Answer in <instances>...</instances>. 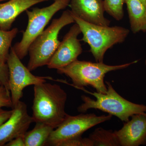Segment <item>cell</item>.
<instances>
[{
  "label": "cell",
  "mask_w": 146,
  "mask_h": 146,
  "mask_svg": "<svg viewBox=\"0 0 146 146\" xmlns=\"http://www.w3.org/2000/svg\"><path fill=\"white\" fill-rule=\"evenodd\" d=\"M67 94L60 85L46 82L34 85L32 116L33 122L43 123L56 128L68 114Z\"/></svg>",
  "instance_id": "obj_1"
},
{
  "label": "cell",
  "mask_w": 146,
  "mask_h": 146,
  "mask_svg": "<svg viewBox=\"0 0 146 146\" xmlns=\"http://www.w3.org/2000/svg\"><path fill=\"white\" fill-rule=\"evenodd\" d=\"M105 83L107 91L105 94L90 92L84 88L78 89L91 94L96 98L94 100L88 96L82 95L81 98L83 103L78 108L79 112L84 113L89 109L99 110L115 116L124 122L129 121L133 115L146 112V105L127 100L115 91L110 82L106 81Z\"/></svg>",
  "instance_id": "obj_2"
},
{
  "label": "cell",
  "mask_w": 146,
  "mask_h": 146,
  "mask_svg": "<svg viewBox=\"0 0 146 146\" xmlns=\"http://www.w3.org/2000/svg\"><path fill=\"white\" fill-rule=\"evenodd\" d=\"M138 61V60H136L121 65H109L104 63L77 60L64 68L58 69L57 72L70 78L72 82L71 85L76 89L91 86L98 93L105 94L107 91V86L104 82L106 74L125 69Z\"/></svg>",
  "instance_id": "obj_3"
},
{
  "label": "cell",
  "mask_w": 146,
  "mask_h": 146,
  "mask_svg": "<svg viewBox=\"0 0 146 146\" xmlns=\"http://www.w3.org/2000/svg\"><path fill=\"white\" fill-rule=\"evenodd\" d=\"M74 22L71 11H65L35 39L28 50L29 59L27 67L30 71L48 65L60 45L58 37L60 31Z\"/></svg>",
  "instance_id": "obj_4"
},
{
  "label": "cell",
  "mask_w": 146,
  "mask_h": 146,
  "mask_svg": "<svg viewBox=\"0 0 146 146\" xmlns=\"http://www.w3.org/2000/svg\"><path fill=\"white\" fill-rule=\"evenodd\" d=\"M72 13L75 23L78 25L83 35L82 41L89 45L90 52L96 62L103 63L107 50L115 44L123 43L129 34V30L125 28L94 25Z\"/></svg>",
  "instance_id": "obj_5"
},
{
  "label": "cell",
  "mask_w": 146,
  "mask_h": 146,
  "mask_svg": "<svg viewBox=\"0 0 146 146\" xmlns=\"http://www.w3.org/2000/svg\"><path fill=\"white\" fill-rule=\"evenodd\" d=\"M70 2V0H54L48 6L26 11L28 18L27 26L23 33L21 41L12 47L20 59L22 60L27 55L31 44L44 31L53 16L69 6Z\"/></svg>",
  "instance_id": "obj_6"
},
{
  "label": "cell",
  "mask_w": 146,
  "mask_h": 146,
  "mask_svg": "<svg viewBox=\"0 0 146 146\" xmlns=\"http://www.w3.org/2000/svg\"><path fill=\"white\" fill-rule=\"evenodd\" d=\"M112 115L98 116L94 113L71 116L67 115L63 122L55 129L46 146H58L63 141L82 136L88 129L111 119Z\"/></svg>",
  "instance_id": "obj_7"
},
{
  "label": "cell",
  "mask_w": 146,
  "mask_h": 146,
  "mask_svg": "<svg viewBox=\"0 0 146 146\" xmlns=\"http://www.w3.org/2000/svg\"><path fill=\"white\" fill-rule=\"evenodd\" d=\"M6 63L8 68L9 90L13 108L21 101L25 87L46 82V80L52 79L50 77L38 76L33 74L31 71L22 63L13 47L11 48Z\"/></svg>",
  "instance_id": "obj_8"
},
{
  "label": "cell",
  "mask_w": 146,
  "mask_h": 146,
  "mask_svg": "<svg viewBox=\"0 0 146 146\" xmlns=\"http://www.w3.org/2000/svg\"><path fill=\"white\" fill-rule=\"evenodd\" d=\"M81 33L78 24H74L63 37L57 50L47 65L49 69L64 68L78 60L82 48L78 36Z\"/></svg>",
  "instance_id": "obj_9"
},
{
  "label": "cell",
  "mask_w": 146,
  "mask_h": 146,
  "mask_svg": "<svg viewBox=\"0 0 146 146\" xmlns=\"http://www.w3.org/2000/svg\"><path fill=\"white\" fill-rule=\"evenodd\" d=\"M10 117L0 126V146H5L9 141L24 136L32 123V116L28 113L27 105L19 102L13 108Z\"/></svg>",
  "instance_id": "obj_10"
},
{
  "label": "cell",
  "mask_w": 146,
  "mask_h": 146,
  "mask_svg": "<svg viewBox=\"0 0 146 146\" xmlns=\"http://www.w3.org/2000/svg\"><path fill=\"white\" fill-rule=\"evenodd\" d=\"M122 127L115 131L120 146L146 145V112L131 116Z\"/></svg>",
  "instance_id": "obj_11"
},
{
  "label": "cell",
  "mask_w": 146,
  "mask_h": 146,
  "mask_svg": "<svg viewBox=\"0 0 146 146\" xmlns=\"http://www.w3.org/2000/svg\"><path fill=\"white\" fill-rule=\"evenodd\" d=\"M71 11L90 23L109 26L110 21L105 17L104 0H70Z\"/></svg>",
  "instance_id": "obj_12"
},
{
  "label": "cell",
  "mask_w": 146,
  "mask_h": 146,
  "mask_svg": "<svg viewBox=\"0 0 146 146\" xmlns=\"http://www.w3.org/2000/svg\"><path fill=\"white\" fill-rule=\"evenodd\" d=\"M50 0H8L0 3V29L10 30L17 17L24 11L39 3Z\"/></svg>",
  "instance_id": "obj_13"
},
{
  "label": "cell",
  "mask_w": 146,
  "mask_h": 146,
  "mask_svg": "<svg viewBox=\"0 0 146 146\" xmlns=\"http://www.w3.org/2000/svg\"><path fill=\"white\" fill-rule=\"evenodd\" d=\"M133 33L146 32V7L141 0H124Z\"/></svg>",
  "instance_id": "obj_14"
},
{
  "label": "cell",
  "mask_w": 146,
  "mask_h": 146,
  "mask_svg": "<svg viewBox=\"0 0 146 146\" xmlns=\"http://www.w3.org/2000/svg\"><path fill=\"white\" fill-rule=\"evenodd\" d=\"M32 130L27 131L24 136L25 146H46L50 135L55 129L43 123H35Z\"/></svg>",
  "instance_id": "obj_15"
},
{
  "label": "cell",
  "mask_w": 146,
  "mask_h": 146,
  "mask_svg": "<svg viewBox=\"0 0 146 146\" xmlns=\"http://www.w3.org/2000/svg\"><path fill=\"white\" fill-rule=\"evenodd\" d=\"M94 146H120L115 131L99 127L89 135Z\"/></svg>",
  "instance_id": "obj_16"
},
{
  "label": "cell",
  "mask_w": 146,
  "mask_h": 146,
  "mask_svg": "<svg viewBox=\"0 0 146 146\" xmlns=\"http://www.w3.org/2000/svg\"><path fill=\"white\" fill-rule=\"evenodd\" d=\"M18 32L17 28L8 31L0 29V60L6 63L11 44Z\"/></svg>",
  "instance_id": "obj_17"
},
{
  "label": "cell",
  "mask_w": 146,
  "mask_h": 146,
  "mask_svg": "<svg viewBox=\"0 0 146 146\" xmlns=\"http://www.w3.org/2000/svg\"><path fill=\"white\" fill-rule=\"evenodd\" d=\"M105 9L116 21H120L124 17L123 7L124 0H104Z\"/></svg>",
  "instance_id": "obj_18"
},
{
  "label": "cell",
  "mask_w": 146,
  "mask_h": 146,
  "mask_svg": "<svg viewBox=\"0 0 146 146\" xmlns=\"http://www.w3.org/2000/svg\"><path fill=\"white\" fill-rule=\"evenodd\" d=\"M58 146H94V145L89 137L83 138L81 136L63 141Z\"/></svg>",
  "instance_id": "obj_19"
},
{
  "label": "cell",
  "mask_w": 146,
  "mask_h": 146,
  "mask_svg": "<svg viewBox=\"0 0 146 146\" xmlns=\"http://www.w3.org/2000/svg\"><path fill=\"white\" fill-rule=\"evenodd\" d=\"M3 107L13 108L10 91L4 86H0V108Z\"/></svg>",
  "instance_id": "obj_20"
},
{
  "label": "cell",
  "mask_w": 146,
  "mask_h": 146,
  "mask_svg": "<svg viewBox=\"0 0 146 146\" xmlns=\"http://www.w3.org/2000/svg\"><path fill=\"white\" fill-rule=\"evenodd\" d=\"M9 74L7 64L0 60V86H5L9 90Z\"/></svg>",
  "instance_id": "obj_21"
},
{
  "label": "cell",
  "mask_w": 146,
  "mask_h": 146,
  "mask_svg": "<svg viewBox=\"0 0 146 146\" xmlns=\"http://www.w3.org/2000/svg\"><path fill=\"white\" fill-rule=\"evenodd\" d=\"M13 112V109L11 110H5L3 108H0V126L10 117Z\"/></svg>",
  "instance_id": "obj_22"
},
{
  "label": "cell",
  "mask_w": 146,
  "mask_h": 146,
  "mask_svg": "<svg viewBox=\"0 0 146 146\" xmlns=\"http://www.w3.org/2000/svg\"><path fill=\"white\" fill-rule=\"evenodd\" d=\"M6 146H25L24 136H19L11 140L7 143Z\"/></svg>",
  "instance_id": "obj_23"
},
{
  "label": "cell",
  "mask_w": 146,
  "mask_h": 146,
  "mask_svg": "<svg viewBox=\"0 0 146 146\" xmlns=\"http://www.w3.org/2000/svg\"><path fill=\"white\" fill-rule=\"evenodd\" d=\"M141 1L146 7V0H141Z\"/></svg>",
  "instance_id": "obj_24"
},
{
  "label": "cell",
  "mask_w": 146,
  "mask_h": 146,
  "mask_svg": "<svg viewBox=\"0 0 146 146\" xmlns=\"http://www.w3.org/2000/svg\"><path fill=\"white\" fill-rule=\"evenodd\" d=\"M8 1V0H0V2H2V1Z\"/></svg>",
  "instance_id": "obj_25"
},
{
  "label": "cell",
  "mask_w": 146,
  "mask_h": 146,
  "mask_svg": "<svg viewBox=\"0 0 146 146\" xmlns=\"http://www.w3.org/2000/svg\"><path fill=\"white\" fill-rule=\"evenodd\" d=\"M145 65H146V59L145 60Z\"/></svg>",
  "instance_id": "obj_26"
}]
</instances>
